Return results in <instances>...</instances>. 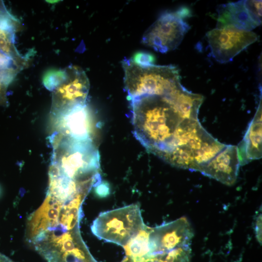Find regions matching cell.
<instances>
[{
	"label": "cell",
	"mask_w": 262,
	"mask_h": 262,
	"mask_svg": "<svg viewBox=\"0 0 262 262\" xmlns=\"http://www.w3.org/2000/svg\"><path fill=\"white\" fill-rule=\"evenodd\" d=\"M194 237L191 225L185 217L151 228L149 246L152 255H156L177 247L190 246Z\"/></svg>",
	"instance_id": "9"
},
{
	"label": "cell",
	"mask_w": 262,
	"mask_h": 262,
	"mask_svg": "<svg viewBox=\"0 0 262 262\" xmlns=\"http://www.w3.org/2000/svg\"><path fill=\"white\" fill-rule=\"evenodd\" d=\"M240 166L237 147L226 145L199 172L230 186L236 181Z\"/></svg>",
	"instance_id": "10"
},
{
	"label": "cell",
	"mask_w": 262,
	"mask_h": 262,
	"mask_svg": "<svg viewBox=\"0 0 262 262\" xmlns=\"http://www.w3.org/2000/svg\"><path fill=\"white\" fill-rule=\"evenodd\" d=\"M190 246L176 248L156 255L155 262H190Z\"/></svg>",
	"instance_id": "15"
},
{
	"label": "cell",
	"mask_w": 262,
	"mask_h": 262,
	"mask_svg": "<svg viewBox=\"0 0 262 262\" xmlns=\"http://www.w3.org/2000/svg\"><path fill=\"white\" fill-rule=\"evenodd\" d=\"M151 228L145 226L123 247L127 256L141 258L151 255L149 246V235Z\"/></svg>",
	"instance_id": "14"
},
{
	"label": "cell",
	"mask_w": 262,
	"mask_h": 262,
	"mask_svg": "<svg viewBox=\"0 0 262 262\" xmlns=\"http://www.w3.org/2000/svg\"><path fill=\"white\" fill-rule=\"evenodd\" d=\"M190 28L175 12H165L146 31L141 41L156 51L166 53L180 45Z\"/></svg>",
	"instance_id": "5"
},
{
	"label": "cell",
	"mask_w": 262,
	"mask_h": 262,
	"mask_svg": "<svg viewBox=\"0 0 262 262\" xmlns=\"http://www.w3.org/2000/svg\"><path fill=\"white\" fill-rule=\"evenodd\" d=\"M156 255H151L141 258L126 257L121 262H155Z\"/></svg>",
	"instance_id": "20"
},
{
	"label": "cell",
	"mask_w": 262,
	"mask_h": 262,
	"mask_svg": "<svg viewBox=\"0 0 262 262\" xmlns=\"http://www.w3.org/2000/svg\"><path fill=\"white\" fill-rule=\"evenodd\" d=\"M51 133L78 140H93L96 125L87 103L50 114Z\"/></svg>",
	"instance_id": "6"
},
{
	"label": "cell",
	"mask_w": 262,
	"mask_h": 262,
	"mask_svg": "<svg viewBox=\"0 0 262 262\" xmlns=\"http://www.w3.org/2000/svg\"><path fill=\"white\" fill-rule=\"evenodd\" d=\"M96 195L100 197L107 196L110 194V188L108 183L101 182L95 188Z\"/></svg>",
	"instance_id": "19"
},
{
	"label": "cell",
	"mask_w": 262,
	"mask_h": 262,
	"mask_svg": "<svg viewBox=\"0 0 262 262\" xmlns=\"http://www.w3.org/2000/svg\"><path fill=\"white\" fill-rule=\"evenodd\" d=\"M145 226L136 203L101 213L91 229L98 238L123 246Z\"/></svg>",
	"instance_id": "4"
},
{
	"label": "cell",
	"mask_w": 262,
	"mask_h": 262,
	"mask_svg": "<svg viewBox=\"0 0 262 262\" xmlns=\"http://www.w3.org/2000/svg\"><path fill=\"white\" fill-rule=\"evenodd\" d=\"M226 145L209 134L198 119H184L160 158L174 166L199 171Z\"/></svg>",
	"instance_id": "2"
},
{
	"label": "cell",
	"mask_w": 262,
	"mask_h": 262,
	"mask_svg": "<svg viewBox=\"0 0 262 262\" xmlns=\"http://www.w3.org/2000/svg\"><path fill=\"white\" fill-rule=\"evenodd\" d=\"M131 60L134 64L141 66L153 65L156 61L153 54L144 51L135 52Z\"/></svg>",
	"instance_id": "17"
},
{
	"label": "cell",
	"mask_w": 262,
	"mask_h": 262,
	"mask_svg": "<svg viewBox=\"0 0 262 262\" xmlns=\"http://www.w3.org/2000/svg\"><path fill=\"white\" fill-rule=\"evenodd\" d=\"M237 147L240 165L262 157V99L243 140Z\"/></svg>",
	"instance_id": "12"
},
{
	"label": "cell",
	"mask_w": 262,
	"mask_h": 262,
	"mask_svg": "<svg viewBox=\"0 0 262 262\" xmlns=\"http://www.w3.org/2000/svg\"><path fill=\"white\" fill-rule=\"evenodd\" d=\"M175 13L183 19L191 16L190 10L186 7H180Z\"/></svg>",
	"instance_id": "22"
},
{
	"label": "cell",
	"mask_w": 262,
	"mask_h": 262,
	"mask_svg": "<svg viewBox=\"0 0 262 262\" xmlns=\"http://www.w3.org/2000/svg\"><path fill=\"white\" fill-rule=\"evenodd\" d=\"M183 119H198L199 108L204 98L187 90L182 85L167 95Z\"/></svg>",
	"instance_id": "13"
},
{
	"label": "cell",
	"mask_w": 262,
	"mask_h": 262,
	"mask_svg": "<svg viewBox=\"0 0 262 262\" xmlns=\"http://www.w3.org/2000/svg\"><path fill=\"white\" fill-rule=\"evenodd\" d=\"M210 55L218 62L226 63L258 39L252 31L214 29L206 33Z\"/></svg>",
	"instance_id": "8"
},
{
	"label": "cell",
	"mask_w": 262,
	"mask_h": 262,
	"mask_svg": "<svg viewBox=\"0 0 262 262\" xmlns=\"http://www.w3.org/2000/svg\"><path fill=\"white\" fill-rule=\"evenodd\" d=\"M65 69V78L52 91L50 114L86 103L90 83L85 72L75 66H70Z\"/></svg>",
	"instance_id": "7"
},
{
	"label": "cell",
	"mask_w": 262,
	"mask_h": 262,
	"mask_svg": "<svg viewBox=\"0 0 262 262\" xmlns=\"http://www.w3.org/2000/svg\"><path fill=\"white\" fill-rule=\"evenodd\" d=\"M0 262H13L5 255L0 253Z\"/></svg>",
	"instance_id": "23"
},
{
	"label": "cell",
	"mask_w": 262,
	"mask_h": 262,
	"mask_svg": "<svg viewBox=\"0 0 262 262\" xmlns=\"http://www.w3.org/2000/svg\"><path fill=\"white\" fill-rule=\"evenodd\" d=\"M130 100L135 137L148 151L160 157L183 119L167 96L145 95Z\"/></svg>",
	"instance_id": "1"
},
{
	"label": "cell",
	"mask_w": 262,
	"mask_h": 262,
	"mask_svg": "<svg viewBox=\"0 0 262 262\" xmlns=\"http://www.w3.org/2000/svg\"><path fill=\"white\" fill-rule=\"evenodd\" d=\"M246 2L253 14L262 21V0H246Z\"/></svg>",
	"instance_id": "18"
},
{
	"label": "cell",
	"mask_w": 262,
	"mask_h": 262,
	"mask_svg": "<svg viewBox=\"0 0 262 262\" xmlns=\"http://www.w3.org/2000/svg\"><path fill=\"white\" fill-rule=\"evenodd\" d=\"M262 217L261 214L259 215L256 220V232L257 240L262 243Z\"/></svg>",
	"instance_id": "21"
},
{
	"label": "cell",
	"mask_w": 262,
	"mask_h": 262,
	"mask_svg": "<svg viewBox=\"0 0 262 262\" xmlns=\"http://www.w3.org/2000/svg\"><path fill=\"white\" fill-rule=\"evenodd\" d=\"M217 12V29L251 31L262 23L248 8L246 0L221 4Z\"/></svg>",
	"instance_id": "11"
},
{
	"label": "cell",
	"mask_w": 262,
	"mask_h": 262,
	"mask_svg": "<svg viewBox=\"0 0 262 262\" xmlns=\"http://www.w3.org/2000/svg\"><path fill=\"white\" fill-rule=\"evenodd\" d=\"M66 69H50L46 72L43 77L45 87L52 91L64 80L66 77Z\"/></svg>",
	"instance_id": "16"
},
{
	"label": "cell",
	"mask_w": 262,
	"mask_h": 262,
	"mask_svg": "<svg viewBox=\"0 0 262 262\" xmlns=\"http://www.w3.org/2000/svg\"><path fill=\"white\" fill-rule=\"evenodd\" d=\"M121 63L124 88L129 99L145 95L165 96L182 85L179 69L175 66H141L127 58Z\"/></svg>",
	"instance_id": "3"
}]
</instances>
